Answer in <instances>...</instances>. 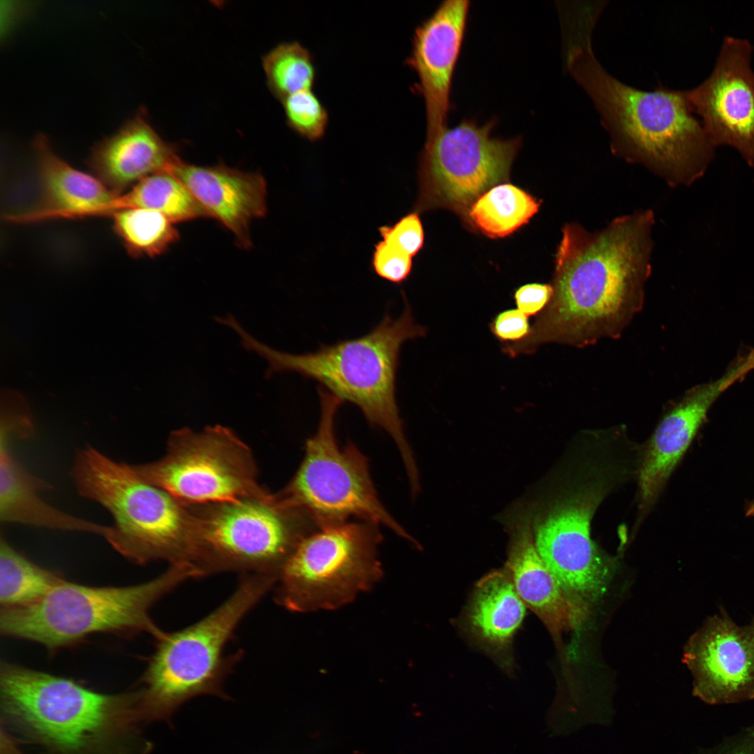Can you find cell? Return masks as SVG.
Here are the masks:
<instances>
[{
    "label": "cell",
    "mask_w": 754,
    "mask_h": 754,
    "mask_svg": "<svg viewBox=\"0 0 754 754\" xmlns=\"http://www.w3.org/2000/svg\"><path fill=\"white\" fill-rule=\"evenodd\" d=\"M654 214L646 209L614 219L591 232L566 223L555 256L552 297L522 341L503 343L510 357L543 344L575 347L616 339L642 309L651 274Z\"/></svg>",
    "instance_id": "obj_1"
},
{
    "label": "cell",
    "mask_w": 754,
    "mask_h": 754,
    "mask_svg": "<svg viewBox=\"0 0 754 754\" xmlns=\"http://www.w3.org/2000/svg\"><path fill=\"white\" fill-rule=\"evenodd\" d=\"M589 32L566 38L567 68L598 110L615 154L640 163L672 186L701 177L715 147L694 115L685 91H646L609 74L596 58Z\"/></svg>",
    "instance_id": "obj_2"
},
{
    "label": "cell",
    "mask_w": 754,
    "mask_h": 754,
    "mask_svg": "<svg viewBox=\"0 0 754 754\" xmlns=\"http://www.w3.org/2000/svg\"><path fill=\"white\" fill-rule=\"evenodd\" d=\"M404 295L405 309L393 319L387 313L369 333L354 339L321 345L313 353L290 354L260 342L242 326L235 332L246 350L268 363L266 376L295 371L317 381L343 403L357 406L369 424L385 431L399 449L409 480L418 478L412 451L405 438L396 399L399 353L407 340L423 337L424 327L417 324Z\"/></svg>",
    "instance_id": "obj_3"
},
{
    "label": "cell",
    "mask_w": 754,
    "mask_h": 754,
    "mask_svg": "<svg viewBox=\"0 0 754 754\" xmlns=\"http://www.w3.org/2000/svg\"><path fill=\"white\" fill-rule=\"evenodd\" d=\"M263 574H243L234 592L200 620L164 632L156 640L142 677L144 720L168 719L183 703L202 695L226 698V678L243 655L226 649L239 623L276 584Z\"/></svg>",
    "instance_id": "obj_4"
},
{
    "label": "cell",
    "mask_w": 754,
    "mask_h": 754,
    "mask_svg": "<svg viewBox=\"0 0 754 754\" xmlns=\"http://www.w3.org/2000/svg\"><path fill=\"white\" fill-rule=\"evenodd\" d=\"M198 578L192 565L178 563L149 581L127 586H92L62 579L31 604L1 609L0 631L50 649L97 633H147L158 640L165 631L151 617V607L181 584Z\"/></svg>",
    "instance_id": "obj_5"
},
{
    "label": "cell",
    "mask_w": 754,
    "mask_h": 754,
    "mask_svg": "<svg viewBox=\"0 0 754 754\" xmlns=\"http://www.w3.org/2000/svg\"><path fill=\"white\" fill-rule=\"evenodd\" d=\"M72 475L78 494L111 515L104 538L122 556L138 564L191 563L195 532L189 505L145 480L132 464L90 446L77 453Z\"/></svg>",
    "instance_id": "obj_6"
},
{
    "label": "cell",
    "mask_w": 754,
    "mask_h": 754,
    "mask_svg": "<svg viewBox=\"0 0 754 754\" xmlns=\"http://www.w3.org/2000/svg\"><path fill=\"white\" fill-rule=\"evenodd\" d=\"M0 690L8 716L60 754H95L142 721L138 691L106 695L75 681L1 662Z\"/></svg>",
    "instance_id": "obj_7"
},
{
    "label": "cell",
    "mask_w": 754,
    "mask_h": 754,
    "mask_svg": "<svg viewBox=\"0 0 754 754\" xmlns=\"http://www.w3.org/2000/svg\"><path fill=\"white\" fill-rule=\"evenodd\" d=\"M189 506L195 531L191 564L202 577L239 572L277 579L300 542L317 528L307 512L278 493Z\"/></svg>",
    "instance_id": "obj_8"
},
{
    "label": "cell",
    "mask_w": 754,
    "mask_h": 754,
    "mask_svg": "<svg viewBox=\"0 0 754 754\" xmlns=\"http://www.w3.org/2000/svg\"><path fill=\"white\" fill-rule=\"evenodd\" d=\"M318 392L321 406L318 429L306 440L295 475L278 494L307 512L318 526L354 518L383 525L413 541L380 502L367 458L352 443L339 446L334 421L343 402L321 386Z\"/></svg>",
    "instance_id": "obj_9"
},
{
    "label": "cell",
    "mask_w": 754,
    "mask_h": 754,
    "mask_svg": "<svg viewBox=\"0 0 754 754\" xmlns=\"http://www.w3.org/2000/svg\"><path fill=\"white\" fill-rule=\"evenodd\" d=\"M378 526L357 520L316 528L281 569L276 602L293 612L331 609L370 589L382 575Z\"/></svg>",
    "instance_id": "obj_10"
},
{
    "label": "cell",
    "mask_w": 754,
    "mask_h": 754,
    "mask_svg": "<svg viewBox=\"0 0 754 754\" xmlns=\"http://www.w3.org/2000/svg\"><path fill=\"white\" fill-rule=\"evenodd\" d=\"M132 466L145 480L186 505L234 501L269 491L258 482L251 449L221 425L200 431H173L161 458Z\"/></svg>",
    "instance_id": "obj_11"
},
{
    "label": "cell",
    "mask_w": 754,
    "mask_h": 754,
    "mask_svg": "<svg viewBox=\"0 0 754 754\" xmlns=\"http://www.w3.org/2000/svg\"><path fill=\"white\" fill-rule=\"evenodd\" d=\"M495 124V119L481 125L463 119L426 138L415 212L444 207L468 220L473 204L508 179L521 139L493 137Z\"/></svg>",
    "instance_id": "obj_12"
},
{
    "label": "cell",
    "mask_w": 754,
    "mask_h": 754,
    "mask_svg": "<svg viewBox=\"0 0 754 754\" xmlns=\"http://www.w3.org/2000/svg\"><path fill=\"white\" fill-rule=\"evenodd\" d=\"M608 485L603 471L579 478L535 526L534 542L542 561L566 593L587 607L605 591L610 572L590 533Z\"/></svg>",
    "instance_id": "obj_13"
},
{
    "label": "cell",
    "mask_w": 754,
    "mask_h": 754,
    "mask_svg": "<svg viewBox=\"0 0 754 754\" xmlns=\"http://www.w3.org/2000/svg\"><path fill=\"white\" fill-rule=\"evenodd\" d=\"M752 51L748 40L725 37L709 77L685 94L714 147H732L754 168Z\"/></svg>",
    "instance_id": "obj_14"
},
{
    "label": "cell",
    "mask_w": 754,
    "mask_h": 754,
    "mask_svg": "<svg viewBox=\"0 0 754 754\" xmlns=\"http://www.w3.org/2000/svg\"><path fill=\"white\" fill-rule=\"evenodd\" d=\"M683 661L693 676V695L702 702L754 700V617L740 626L720 607L689 638Z\"/></svg>",
    "instance_id": "obj_15"
},
{
    "label": "cell",
    "mask_w": 754,
    "mask_h": 754,
    "mask_svg": "<svg viewBox=\"0 0 754 754\" xmlns=\"http://www.w3.org/2000/svg\"><path fill=\"white\" fill-rule=\"evenodd\" d=\"M469 7L468 0L444 1L414 32L407 62L417 74L424 98L427 137L448 126L452 81Z\"/></svg>",
    "instance_id": "obj_16"
},
{
    "label": "cell",
    "mask_w": 754,
    "mask_h": 754,
    "mask_svg": "<svg viewBox=\"0 0 754 754\" xmlns=\"http://www.w3.org/2000/svg\"><path fill=\"white\" fill-rule=\"evenodd\" d=\"M169 172L188 188L209 217L235 235L241 246H251L250 225L267 213V184L261 174L223 165L199 166L181 159Z\"/></svg>",
    "instance_id": "obj_17"
},
{
    "label": "cell",
    "mask_w": 754,
    "mask_h": 754,
    "mask_svg": "<svg viewBox=\"0 0 754 754\" xmlns=\"http://www.w3.org/2000/svg\"><path fill=\"white\" fill-rule=\"evenodd\" d=\"M179 160L175 147L163 140L142 110L94 146L89 165L100 182L121 195L151 174L169 172Z\"/></svg>",
    "instance_id": "obj_18"
},
{
    "label": "cell",
    "mask_w": 754,
    "mask_h": 754,
    "mask_svg": "<svg viewBox=\"0 0 754 754\" xmlns=\"http://www.w3.org/2000/svg\"><path fill=\"white\" fill-rule=\"evenodd\" d=\"M721 379L688 390L656 427L643 454L639 471L642 509L656 498L690 445L714 402L723 392Z\"/></svg>",
    "instance_id": "obj_19"
},
{
    "label": "cell",
    "mask_w": 754,
    "mask_h": 754,
    "mask_svg": "<svg viewBox=\"0 0 754 754\" xmlns=\"http://www.w3.org/2000/svg\"><path fill=\"white\" fill-rule=\"evenodd\" d=\"M40 192L39 207L10 216L16 221L108 216L118 196L96 177L80 172L57 156L44 135L34 142Z\"/></svg>",
    "instance_id": "obj_20"
},
{
    "label": "cell",
    "mask_w": 754,
    "mask_h": 754,
    "mask_svg": "<svg viewBox=\"0 0 754 754\" xmlns=\"http://www.w3.org/2000/svg\"><path fill=\"white\" fill-rule=\"evenodd\" d=\"M506 566L521 600L552 633L575 629L586 619L589 608L573 600L561 587L538 554L526 523L515 530Z\"/></svg>",
    "instance_id": "obj_21"
},
{
    "label": "cell",
    "mask_w": 754,
    "mask_h": 754,
    "mask_svg": "<svg viewBox=\"0 0 754 754\" xmlns=\"http://www.w3.org/2000/svg\"><path fill=\"white\" fill-rule=\"evenodd\" d=\"M10 439L0 438V520L52 530L86 532L103 538L110 526L61 511L39 495L50 488L29 473L15 457Z\"/></svg>",
    "instance_id": "obj_22"
},
{
    "label": "cell",
    "mask_w": 754,
    "mask_h": 754,
    "mask_svg": "<svg viewBox=\"0 0 754 754\" xmlns=\"http://www.w3.org/2000/svg\"><path fill=\"white\" fill-rule=\"evenodd\" d=\"M526 605L506 572L494 571L478 583L470 610V623L484 640L507 644L520 626Z\"/></svg>",
    "instance_id": "obj_23"
},
{
    "label": "cell",
    "mask_w": 754,
    "mask_h": 754,
    "mask_svg": "<svg viewBox=\"0 0 754 754\" xmlns=\"http://www.w3.org/2000/svg\"><path fill=\"white\" fill-rule=\"evenodd\" d=\"M125 208L154 210L173 223L209 217L188 188L168 172L154 173L140 180L117 197L109 215Z\"/></svg>",
    "instance_id": "obj_24"
},
{
    "label": "cell",
    "mask_w": 754,
    "mask_h": 754,
    "mask_svg": "<svg viewBox=\"0 0 754 754\" xmlns=\"http://www.w3.org/2000/svg\"><path fill=\"white\" fill-rule=\"evenodd\" d=\"M540 206L535 198L520 188L500 184L473 204L468 221L489 237H504L527 223Z\"/></svg>",
    "instance_id": "obj_25"
},
{
    "label": "cell",
    "mask_w": 754,
    "mask_h": 754,
    "mask_svg": "<svg viewBox=\"0 0 754 754\" xmlns=\"http://www.w3.org/2000/svg\"><path fill=\"white\" fill-rule=\"evenodd\" d=\"M62 578L42 568L0 540V604L1 609L23 607L45 596Z\"/></svg>",
    "instance_id": "obj_26"
},
{
    "label": "cell",
    "mask_w": 754,
    "mask_h": 754,
    "mask_svg": "<svg viewBox=\"0 0 754 754\" xmlns=\"http://www.w3.org/2000/svg\"><path fill=\"white\" fill-rule=\"evenodd\" d=\"M112 228L133 258L155 257L179 237L173 223L161 213L145 208H125L112 212Z\"/></svg>",
    "instance_id": "obj_27"
},
{
    "label": "cell",
    "mask_w": 754,
    "mask_h": 754,
    "mask_svg": "<svg viewBox=\"0 0 754 754\" xmlns=\"http://www.w3.org/2000/svg\"><path fill=\"white\" fill-rule=\"evenodd\" d=\"M268 87L280 101L300 91L312 89L316 68L310 52L297 41L280 43L263 58Z\"/></svg>",
    "instance_id": "obj_28"
},
{
    "label": "cell",
    "mask_w": 754,
    "mask_h": 754,
    "mask_svg": "<svg viewBox=\"0 0 754 754\" xmlns=\"http://www.w3.org/2000/svg\"><path fill=\"white\" fill-rule=\"evenodd\" d=\"M290 128L304 138L321 139L328 124V114L312 89L295 93L281 101Z\"/></svg>",
    "instance_id": "obj_29"
},
{
    "label": "cell",
    "mask_w": 754,
    "mask_h": 754,
    "mask_svg": "<svg viewBox=\"0 0 754 754\" xmlns=\"http://www.w3.org/2000/svg\"><path fill=\"white\" fill-rule=\"evenodd\" d=\"M378 232L381 240L412 258L424 244L423 226L418 213L415 211L401 217L392 225L380 226Z\"/></svg>",
    "instance_id": "obj_30"
},
{
    "label": "cell",
    "mask_w": 754,
    "mask_h": 754,
    "mask_svg": "<svg viewBox=\"0 0 754 754\" xmlns=\"http://www.w3.org/2000/svg\"><path fill=\"white\" fill-rule=\"evenodd\" d=\"M371 266L376 275L394 284H401L411 274L412 257L383 240L375 245Z\"/></svg>",
    "instance_id": "obj_31"
},
{
    "label": "cell",
    "mask_w": 754,
    "mask_h": 754,
    "mask_svg": "<svg viewBox=\"0 0 754 754\" xmlns=\"http://www.w3.org/2000/svg\"><path fill=\"white\" fill-rule=\"evenodd\" d=\"M493 335L502 343H515L525 339L531 326L526 315L519 309L503 311L495 316L489 325Z\"/></svg>",
    "instance_id": "obj_32"
},
{
    "label": "cell",
    "mask_w": 754,
    "mask_h": 754,
    "mask_svg": "<svg viewBox=\"0 0 754 754\" xmlns=\"http://www.w3.org/2000/svg\"><path fill=\"white\" fill-rule=\"evenodd\" d=\"M552 284L531 283L519 287L514 293V300L520 311L528 317L540 314L549 304L552 295Z\"/></svg>",
    "instance_id": "obj_33"
},
{
    "label": "cell",
    "mask_w": 754,
    "mask_h": 754,
    "mask_svg": "<svg viewBox=\"0 0 754 754\" xmlns=\"http://www.w3.org/2000/svg\"><path fill=\"white\" fill-rule=\"evenodd\" d=\"M698 754H754V723Z\"/></svg>",
    "instance_id": "obj_34"
},
{
    "label": "cell",
    "mask_w": 754,
    "mask_h": 754,
    "mask_svg": "<svg viewBox=\"0 0 754 754\" xmlns=\"http://www.w3.org/2000/svg\"><path fill=\"white\" fill-rule=\"evenodd\" d=\"M754 369V348L750 350L743 358L738 360L727 373L720 378L723 392L737 381L743 378L748 373Z\"/></svg>",
    "instance_id": "obj_35"
},
{
    "label": "cell",
    "mask_w": 754,
    "mask_h": 754,
    "mask_svg": "<svg viewBox=\"0 0 754 754\" xmlns=\"http://www.w3.org/2000/svg\"><path fill=\"white\" fill-rule=\"evenodd\" d=\"M746 515L748 517L754 516V499L746 504Z\"/></svg>",
    "instance_id": "obj_36"
}]
</instances>
